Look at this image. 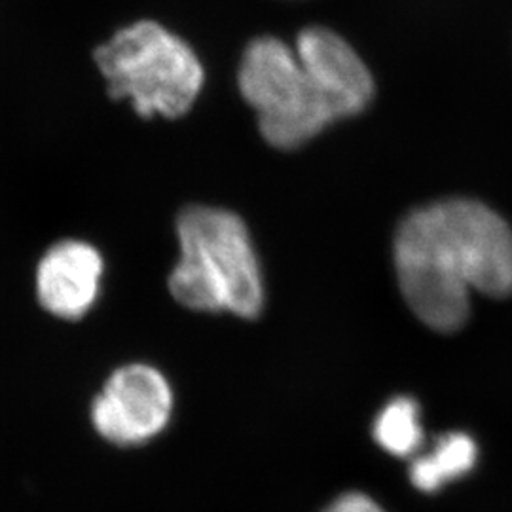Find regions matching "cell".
I'll return each mask as SVG.
<instances>
[{"label": "cell", "instance_id": "3", "mask_svg": "<svg viewBox=\"0 0 512 512\" xmlns=\"http://www.w3.org/2000/svg\"><path fill=\"white\" fill-rule=\"evenodd\" d=\"M93 59L114 101L128 99L141 118H181L205 82L196 52L156 21H137L95 48Z\"/></svg>", "mask_w": 512, "mask_h": 512}, {"label": "cell", "instance_id": "8", "mask_svg": "<svg viewBox=\"0 0 512 512\" xmlns=\"http://www.w3.org/2000/svg\"><path fill=\"white\" fill-rule=\"evenodd\" d=\"M478 461V446L467 433L442 435L429 452H420L410 465V482L425 494H435L446 484L469 475Z\"/></svg>", "mask_w": 512, "mask_h": 512}, {"label": "cell", "instance_id": "9", "mask_svg": "<svg viewBox=\"0 0 512 512\" xmlns=\"http://www.w3.org/2000/svg\"><path fill=\"white\" fill-rule=\"evenodd\" d=\"M374 440L391 456H418L423 446L420 404L410 397H397L385 404L374 421Z\"/></svg>", "mask_w": 512, "mask_h": 512}, {"label": "cell", "instance_id": "2", "mask_svg": "<svg viewBox=\"0 0 512 512\" xmlns=\"http://www.w3.org/2000/svg\"><path fill=\"white\" fill-rule=\"evenodd\" d=\"M181 260L169 291L188 310L230 311L256 319L264 308V281L249 230L239 215L207 205L184 207L177 219Z\"/></svg>", "mask_w": 512, "mask_h": 512}, {"label": "cell", "instance_id": "7", "mask_svg": "<svg viewBox=\"0 0 512 512\" xmlns=\"http://www.w3.org/2000/svg\"><path fill=\"white\" fill-rule=\"evenodd\" d=\"M101 277L99 251L86 241L63 239L48 249L38 264V302L55 317L76 321L97 302Z\"/></svg>", "mask_w": 512, "mask_h": 512}, {"label": "cell", "instance_id": "1", "mask_svg": "<svg viewBox=\"0 0 512 512\" xmlns=\"http://www.w3.org/2000/svg\"><path fill=\"white\" fill-rule=\"evenodd\" d=\"M395 268L404 300L421 323L458 332L471 313V291L511 296L512 230L484 203H433L399 226Z\"/></svg>", "mask_w": 512, "mask_h": 512}, {"label": "cell", "instance_id": "6", "mask_svg": "<svg viewBox=\"0 0 512 512\" xmlns=\"http://www.w3.org/2000/svg\"><path fill=\"white\" fill-rule=\"evenodd\" d=\"M296 55L338 120L363 112L372 101V74L357 52L334 31L325 27L304 29L296 40Z\"/></svg>", "mask_w": 512, "mask_h": 512}, {"label": "cell", "instance_id": "4", "mask_svg": "<svg viewBox=\"0 0 512 512\" xmlns=\"http://www.w3.org/2000/svg\"><path fill=\"white\" fill-rule=\"evenodd\" d=\"M238 84L256 110L262 137L279 150L304 147L338 120L296 52L279 38H255L245 48Z\"/></svg>", "mask_w": 512, "mask_h": 512}, {"label": "cell", "instance_id": "5", "mask_svg": "<svg viewBox=\"0 0 512 512\" xmlns=\"http://www.w3.org/2000/svg\"><path fill=\"white\" fill-rule=\"evenodd\" d=\"M173 404V389L158 368L131 363L118 368L93 401V427L116 446L145 444L167 427Z\"/></svg>", "mask_w": 512, "mask_h": 512}, {"label": "cell", "instance_id": "10", "mask_svg": "<svg viewBox=\"0 0 512 512\" xmlns=\"http://www.w3.org/2000/svg\"><path fill=\"white\" fill-rule=\"evenodd\" d=\"M323 512H385L372 497L361 492H349L332 501Z\"/></svg>", "mask_w": 512, "mask_h": 512}]
</instances>
